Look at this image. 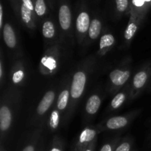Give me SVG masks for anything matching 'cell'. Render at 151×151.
<instances>
[{"instance_id": "6da1fadb", "label": "cell", "mask_w": 151, "mask_h": 151, "mask_svg": "<svg viewBox=\"0 0 151 151\" xmlns=\"http://www.w3.org/2000/svg\"><path fill=\"white\" fill-rule=\"evenodd\" d=\"M87 81V75L83 71H78L74 75L71 84L70 94L73 100L81 98L83 94Z\"/></svg>"}, {"instance_id": "7a4b0ae2", "label": "cell", "mask_w": 151, "mask_h": 151, "mask_svg": "<svg viewBox=\"0 0 151 151\" xmlns=\"http://www.w3.org/2000/svg\"><path fill=\"white\" fill-rule=\"evenodd\" d=\"M97 134L98 132L95 128H90V127L86 128L78 137V140L76 145V150H85L91 143L94 142Z\"/></svg>"}, {"instance_id": "3957f363", "label": "cell", "mask_w": 151, "mask_h": 151, "mask_svg": "<svg viewBox=\"0 0 151 151\" xmlns=\"http://www.w3.org/2000/svg\"><path fill=\"white\" fill-rule=\"evenodd\" d=\"M131 78V72L128 69H116L112 71L109 75L111 83L114 86L119 87L125 85Z\"/></svg>"}, {"instance_id": "277c9868", "label": "cell", "mask_w": 151, "mask_h": 151, "mask_svg": "<svg viewBox=\"0 0 151 151\" xmlns=\"http://www.w3.org/2000/svg\"><path fill=\"white\" fill-rule=\"evenodd\" d=\"M91 22L89 14L86 11H81L78 14L76 19V30L78 35L84 36L88 32Z\"/></svg>"}, {"instance_id": "5b68a950", "label": "cell", "mask_w": 151, "mask_h": 151, "mask_svg": "<svg viewBox=\"0 0 151 151\" xmlns=\"http://www.w3.org/2000/svg\"><path fill=\"white\" fill-rule=\"evenodd\" d=\"M58 19L61 29L64 31L69 30L72 24V13L66 4H62L59 8Z\"/></svg>"}, {"instance_id": "8992f818", "label": "cell", "mask_w": 151, "mask_h": 151, "mask_svg": "<svg viewBox=\"0 0 151 151\" xmlns=\"http://www.w3.org/2000/svg\"><path fill=\"white\" fill-rule=\"evenodd\" d=\"M13 115L7 105H3L0 109V129L2 133L8 131L11 126Z\"/></svg>"}, {"instance_id": "52a82bcc", "label": "cell", "mask_w": 151, "mask_h": 151, "mask_svg": "<svg viewBox=\"0 0 151 151\" xmlns=\"http://www.w3.org/2000/svg\"><path fill=\"white\" fill-rule=\"evenodd\" d=\"M55 97V93L52 90H50L46 92L37 107L36 112L38 115L42 116L49 110V109L54 103Z\"/></svg>"}, {"instance_id": "ba28073f", "label": "cell", "mask_w": 151, "mask_h": 151, "mask_svg": "<svg viewBox=\"0 0 151 151\" xmlns=\"http://www.w3.org/2000/svg\"><path fill=\"white\" fill-rule=\"evenodd\" d=\"M151 69L150 68H146L137 72L134 75V80H133V86L134 89L139 90V91L142 89L148 81Z\"/></svg>"}, {"instance_id": "9c48e42d", "label": "cell", "mask_w": 151, "mask_h": 151, "mask_svg": "<svg viewBox=\"0 0 151 151\" xmlns=\"http://www.w3.org/2000/svg\"><path fill=\"white\" fill-rule=\"evenodd\" d=\"M2 34L4 41L7 47L10 49H14L17 45V39L13 27L7 23L4 25L2 29Z\"/></svg>"}, {"instance_id": "30bf717a", "label": "cell", "mask_w": 151, "mask_h": 151, "mask_svg": "<svg viewBox=\"0 0 151 151\" xmlns=\"http://www.w3.org/2000/svg\"><path fill=\"white\" fill-rule=\"evenodd\" d=\"M129 121V117L126 116H114L106 121V128L109 130L121 129L128 125Z\"/></svg>"}, {"instance_id": "8fae6325", "label": "cell", "mask_w": 151, "mask_h": 151, "mask_svg": "<svg viewBox=\"0 0 151 151\" xmlns=\"http://www.w3.org/2000/svg\"><path fill=\"white\" fill-rule=\"evenodd\" d=\"M101 106V98L97 94H93L88 99L86 104V111L88 114L93 116L98 111Z\"/></svg>"}, {"instance_id": "7c38bea8", "label": "cell", "mask_w": 151, "mask_h": 151, "mask_svg": "<svg viewBox=\"0 0 151 151\" xmlns=\"http://www.w3.org/2000/svg\"><path fill=\"white\" fill-rule=\"evenodd\" d=\"M102 29V23L98 19H94L91 22L88 35L91 40H96L100 35Z\"/></svg>"}, {"instance_id": "4fadbf2b", "label": "cell", "mask_w": 151, "mask_h": 151, "mask_svg": "<svg viewBox=\"0 0 151 151\" xmlns=\"http://www.w3.org/2000/svg\"><path fill=\"white\" fill-rule=\"evenodd\" d=\"M115 38L112 34L107 33L101 37L100 41V50L101 52H106L114 44Z\"/></svg>"}, {"instance_id": "5bb4252c", "label": "cell", "mask_w": 151, "mask_h": 151, "mask_svg": "<svg viewBox=\"0 0 151 151\" xmlns=\"http://www.w3.org/2000/svg\"><path fill=\"white\" fill-rule=\"evenodd\" d=\"M70 91L68 89H64L60 92L57 102V109L60 111H64L68 106V103L70 97Z\"/></svg>"}, {"instance_id": "9a60e30c", "label": "cell", "mask_w": 151, "mask_h": 151, "mask_svg": "<svg viewBox=\"0 0 151 151\" xmlns=\"http://www.w3.org/2000/svg\"><path fill=\"white\" fill-rule=\"evenodd\" d=\"M21 16L22 19L25 24L29 27H32V11L29 10L26 5L22 3L21 6Z\"/></svg>"}, {"instance_id": "2e32d148", "label": "cell", "mask_w": 151, "mask_h": 151, "mask_svg": "<svg viewBox=\"0 0 151 151\" xmlns=\"http://www.w3.org/2000/svg\"><path fill=\"white\" fill-rule=\"evenodd\" d=\"M42 34L47 39H50L55 36V28L53 22L51 21H46L42 26Z\"/></svg>"}, {"instance_id": "e0dca14e", "label": "cell", "mask_w": 151, "mask_h": 151, "mask_svg": "<svg viewBox=\"0 0 151 151\" xmlns=\"http://www.w3.org/2000/svg\"><path fill=\"white\" fill-rule=\"evenodd\" d=\"M125 100H126V93L125 91L118 93L111 102V108L113 110L118 109L125 103Z\"/></svg>"}, {"instance_id": "ac0fdd59", "label": "cell", "mask_w": 151, "mask_h": 151, "mask_svg": "<svg viewBox=\"0 0 151 151\" xmlns=\"http://www.w3.org/2000/svg\"><path fill=\"white\" fill-rule=\"evenodd\" d=\"M137 29H138V25L135 22H129L124 32V38L125 41H131L137 32Z\"/></svg>"}, {"instance_id": "d6986e66", "label": "cell", "mask_w": 151, "mask_h": 151, "mask_svg": "<svg viewBox=\"0 0 151 151\" xmlns=\"http://www.w3.org/2000/svg\"><path fill=\"white\" fill-rule=\"evenodd\" d=\"M60 123V113L59 110L55 109L52 111L50 117V127L52 131L57 129Z\"/></svg>"}, {"instance_id": "ffe728a7", "label": "cell", "mask_w": 151, "mask_h": 151, "mask_svg": "<svg viewBox=\"0 0 151 151\" xmlns=\"http://www.w3.org/2000/svg\"><path fill=\"white\" fill-rule=\"evenodd\" d=\"M47 12V6L44 0H35V13L38 16H44Z\"/></svg>"}, {"instance_id": "44dd1931", "label": "cell", "mask_w": 151, "mask_h": 151, "mask_svg": "<svg viewBox=\"0 0 151 151\" xmlns=\"http://www.w3.org/2000/svg\"><path fill=\"white\" fill-rule=\"evenodd\" d=\"M115 3L116 10L120 13H125L129 6V0H115Z\"/></svg>"}, {"instance_id": "7402d4cb", "label": "cell", "mask_w": 151, "mask_h": 151, "mask_svg": "<svg viewBox=\"0 0 151 151\" xmlns=\"http://www.w3.org/2000/svg\"><path fill=\"white\" fill-rule=\"evenodd\" d=\"M24 78V72L23 69H18L15 71L12 75V81L14 84H19L22 82Z\"/></svg>"}, {"instance_id": "603a6c76", "label": "cell", "mask_w": 151, "mask_h": 151, "mask_svg": "<svg viewBox=\"0 0 151 151\" xmlns=\"http://www.w3.org/2000/svg\"><path fill=\"white\" fill-rule=\"evenodd\" d=\"M43 66H45L48 69L52 70L56 67V61L52 56H47L44 57L41 61Z\"/></svg>"}, {"instance_id": "cb8c5ba5", "label": "cell", "mask_w": 151, "mask_h": 151, "mask_svg": "<svg viewBox=\"0 0 151 151\" xmlns=\"http://www.w3.org/2000/svg\"><path fill=\"white\" fill-rule=\"evenodd\" d=\"M131 143L129 141L122 142L116 147L114 151H131Z\"/></svg>"}, {"instance_id": "d4e9b609", "label": "cell", "mask_w": 151, "mask_h": 151, "mask_svg": "<svg viewBox=\"0 0 151 151\" xmlns=\"http://www.w3.org/2000/svg\"><path fill=\"white\" fill-rule=\"evenodd\" d=\"M22 3H23L24 5H26L28 8L30 10H32V12L35 11V5L32 3V0H22Z\"/></svg>"}, {"instance_id": "484cf974", "label": "cell", "mask_w": 151, "mask_h": 151, "mask_svg": "<svg viewBox=\"0 0 151 151\" xmlns=\"http://www.w3.org/2000/svg\"><path fill=\"white\" fill-rule=\"evenodd\" d=\"M114 145L112 143H106L103 145L100 151H114Z\"/></svg>"}, {"instance_id": "4316f807", "label": "cell", "mask_w": 151, "mask_h": 151, "mask_svg": "<svg viewBox=\"0 0 151 151\" xmlns=\"http://www.w3.org/2000/svg\"><path fill=\"white\" fill-rule=\"evenodd\" d=\"M22 151H35V145L33 143L27 145L25 146V147H24Z\"/></svg>"}, {"instance_id": "83f0119b", "label": "cell", "mask_w": 151, "mask_h": 151, "mask_svg": "<svg viewBox=\"0 0 151 151\" xmlns=\"http://www.w3.org/2000/svg\"><path fill=\"white\" fill-rule=\"evenodd\" d=\"M0 29H3V7L1 4H0Z\"/></svg>"}, {"instance_id": "f1b7e54d", "label": "cell", "mask_w": 151, "mask_h": 151, "mask_svg": "<svg viewBox=\"0 0 151 151\" xmlns=\"http://www.w3.org/2000/svg\"><path fill=\"white\" fill-rule=\"evenodd\" d=\"M49 151H63V150L58 145H54L52 146Z\"/></svg>"}, {"instance_id": "f546056e", "label": "cell", "mask_w": 151, "mask_h": 151, "mask_svg": "<svg viewBox=\"0 0 151 151\" xmlns=\"http://www.w3.org/2000/svg\"><path fill=\"white\" fill-rule=\"evenodd\" d=\"M94 142L91 143V144L90 145L88 146V147H87V148L84 151H94Z\"/></svg>"}, {"instance_id": "4dcf8cb0", "label": "cell", "mask_w": 151, "mask_h": 151, "mask_svg": "<svg viewBox=\"0 0 151 151\" xmlns=\"http://www.w3.org/2000/svg\"><path fill=\"white\" fill-rule=\"evenodd\" d=\"M3 78V66H2V61L0 62V78L2 80Z\"/></svg>"}, {"instance_id": "1f68e13d", "label": "cell", "mask_w": 151, "mask_h": 151, "mask_svg": "<svg viewBox=\"0 0 151 151\" xmlns=\"http://www.w3.org/2000/svg\"><path fill=\"white\" fill-rule=\"evenodd\" d=\"M1 151H3V150H1Z\"/></svg>"}]
</instances>
